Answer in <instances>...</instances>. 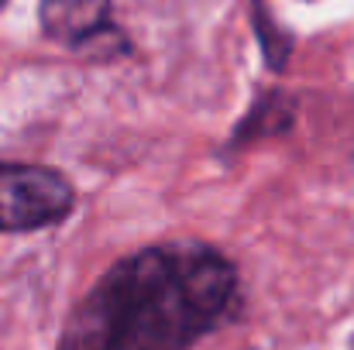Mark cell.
<instances>
[{
  "label": "cell",
  "instance_id": "6da1fadb",
  "mask_svg": "<svg viewBox=\"0 0 354 350\" xmlns=\"http://www.w3.org/2000/svg\"><path fill=\"white\" fill-rule=\"evenodd\" d=\"M241 316L237 264L186 237L114 261L69 313L55 350H193Z\"/></svg>",
  "mask_w": 354,
  "mask_h": 350
},
{
  "label": "cell",
  "instance_id": "3957f363",
  "mask_svg": "<svg viewBox=\"0 0 354 350\" xmlns=\"http://www.w3.org/2000/svg\"><path fill=\"white\" fill-rule=\"evenodd\" d=\"M38 24L48 41L66 48H86L107 35L120 38L114 24V0H41Z\"/></svg>",
  "mask_w": 354,
  "mask_h": 350
},
{
  "label": "cell",
  "instance_id": "277c9868",
  "mask_svg": "<svg viewBox=\"0 0 354 350\" xmlns=\"http://www.w3.org/2000/svg\"><path fill=\"white\" fill-rule=\"evenodd\" d=\"M7 3H10V0H0V10H3V7H7Z\"/></svg>",
  "mask_w": 354,
  "mask_h": 350
},
{
  "label": "cell",
  "instance_id": "7a4b0ae2",
  "mask_svg": "<svg viewBox=\"0 0 354 350\" xmlns=\"http://www.w3.org/2000/svg\"><path fill=\"white\" fill-rule=\"evenodd\" d=\"M76 210L73 182L38 162H0V237L59 227Z\"/></svg>",
  "mask_w": 354,
  "mask_h": 350
}]
</instances>
